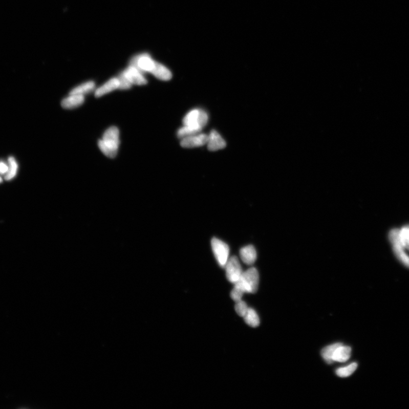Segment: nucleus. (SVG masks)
<instances>
[{
	"label": "nucleus",
	"mask_w": 409,
	"mask_h": 409,
	"mask_svg": "<svg viewBox=\"0 0 409 409\" xmlns=\"http://www.w3.org/2000/svg\"><path fill=\"white\" fill-rule=\"evenodd\" d=\"M122 74L131 83L134 85H143L147 83V81L145 78L143 73L136 67L130 65Z\"/></svg>",
	"instance_id": "obj_9"
},
{
	"label": "nucleus",
	"mask_w": 409,
	"mask_h": 409,
	"mask_svg": "<svg viewBox=\"0 0 409 409\" xmlns=\"http://www.w3.org/2000/svg\"><path fill=\"white\" fill-rule=\"evenodd\" d=\"M248 308H249L248 307L247 304L242 301V300L236 303L235 307V311L236 313L242 317L245 316Z\"/></svg>",
	"instance_id": "obj_22"
},
{
	"label": "nucleus",
	"mask_w": 409,
	"mask_h": 409,
	"mask_svg": "<svg viewBox=\"0 0 409 409\" xmlns=\"http://www.w3.org/2000/svg\"><path fill=\"white\" fill-rule=\"evenodd\" d=\"M206 144L208 145L209 150L211 152L218 151L226 146L225 140L218 132L214 130L211 131L209 134L208 142Z\"/></svg>",
	"instance_id": "obj_10"
},
{
	"label": "nucleus",
	"mask_w": 409,
	"mask_h": 409,
	"mask_svg": "<svg viewBox=\"0 0 409 409\" xmlns=\"http://www.w3.org/2000/svg\"><path fill=\"white\" fill-rule=\"evenodd\" d=\"M224 268L228 281L234 284L239 281L243 271L237 257L232 256L229 258Z\"/></svg>",
	"instance_id": "obj_6"
},
{
	"label": "nucleus",
	"mask_w": 409,
	"mask_h": 409,
	"mask_svg": "<svg viewBox=\"0 0 409 409\" xmlns=\"http://www.w3.org/2000/svg\"><path fill=\"white\" fill-rule=\"evenodd\" d=\"M351 349L349 346L340 345L335 351L333 356V361L344 363L350 358Z\"/></svg>",
	"instance_id": "obj_13"
},
{
	"label": "nucleus",
	"mask_w": 409,
	"mask_h": 409,
	"mask_svg": "<svg viewBox=\"0 0 409 409\" xmlns=\"http://www.w3.org/2000/svg\"><path fill=\"white\" fill-rule=\"evenodd\" d=\"M211 245L212 250H213L214 255L219 265L221 267L224 268L229 259V246L223 241L216 238L212 239Z\"/></svg>",
	"instance_id": "obj_5"
},
{
	"label": "nucleus",
	"mask_w": 409,
	"mask_h": 409,
	"mask_svg": "<svg viewBox=\"0 0 409 409\" xmlns=\"http://www.w3.org/2000/svg\"><path fill=\"white\" fill-rule=\"evenodd\" d=\"M208 135L204 133H198L182 139L181 146L184 148L201 147L208 142Z\"/></svg>",
	"instance_id": "obj_8"
},
{
	"label": "nucleus",
	"mask_w": 409,
	"mask_h": 409,
	"mask_svg": "<svg viewBox=\"0 0 409 409\" xmlns=\"http://www.w3.org/2000/svg\"><path fill=\"white\" fill-rule=\"evenodd\" d=\"M117 78L119 81L118 89L124 90L131 89L132 84L122 73L119 75Z\"/></svg>",
	"instance_id": "obj_23"
},
{
	"label": "nucleus",
	"mask_w": 409,
	"mask_h": 409,
	"mask_svg": "<svg viewBox=\"0 0 409 409\" xmlns=\"http://www.w3.org/2000/svg\"><path fill=\"white\" fill-rule=\"evenodd\" d=\"M244 318L245 322L252 328H256L260 324V317L254 309L248 308Z\"/></svg>",
	"instance_id": "obj_17"
},
{
	"label": "nucleus",
	"mask_w": 409,
	"mask_h": 409,
	"mask_svg": "<svg viewBox=\"0 0 409 409\" xmlns=\"http://www.w3.org/2000/svg\"><path fill=\"white\" fill-rule=\"evenodd\" d=\"M208 120L209 117L205 111L195 109L186 114L183 122L184 126L193 127L201 132L208 123Z\"/></svg>",
	"instance_id": "obj_3"
},
{
	"label": "nucleus",
	"mask_w": 409,
	"mask_h": 409,
	"mask_svg": "<svg viewBox=\"0 0 409 409\" xmlns=\"http://www.w3.org/2000/svg\"><path fill=\"white\" fill-rule=\"evenodd\" d=\"M9 170V164L3 161H0V175H6Z\"/></svg>",
	"instance_id": "obj_24"
},
{
	"label": "nucleus",
	"mask_w": 409,
	"mask_h": 409,
	"mask_svg": "<svg viewBox=\"0 0 409 409\" xmlns=\"http://www.w3.org/2000/svg\"><path fill=\"white\" fill-rule=\"evenodd\" d=\"M389 238L396 256L403 265L409 268V256L400 241L399 230H391L390 232Z\"/></svg>",
	"instance_id": "obj_4"
},
{
	"label": "nucleus",
	"mask_w": 409,
	"mask_h": 409,
	"mask_svg": "<svg viewBox=\"0 0 409 409\" xmlns=\"http://www.w3.org/2000/svg\"><path fill=\"white\" fill-rule=\"evenodd\" d=\"M341 345L342 344L340 343L333 344L326 347V348L322 350L321 355H322L323 358L326 362H327V363L329 364L333 363V356L335 351L336 349H337L338 347Z\"/></svg>",
	"instance_id": "obj_18"
},
{
	"label": "nucleus",
	"mask_w": 409,
	"mask_h": 409,
	"mask_svg": "<svg viewBox=\"0 0 409 409\" xmlns=\"http://www.w3.org/2000/svg\"><path fill=\"white\" fill-rule=\"evenodd\" d=\"M95 88V84L94 82L92 81H88L85 82V83L82 84L75 88L74 89L71 91L70 95H79L84 96V95L88 94V93H91L94 90Z\"/></svg>",
	"instance_id": "obj_16"
},
{
	"label": "nucleus",
	"mask_w": 409,
	"mask_h": 409,
	"mask_svg": "<svg viewBox=\"0 0 409 409\" xmlns=\"http://www.w3.org/2000/svg\"><path fill=\"white\" fill-rule=\"evenodd\" d=\"M9 170L5 179L6 180H11L15 178L18 171V164L13 157H10L8 159Z\"/></svg>",
	"instance_id": "obj_19"
},
{
	"label": "nucleus",
	"mask_w": 409,
	"mask_h": 409,
	"mask_svg": "<svg viewBox=\"0 0 409 409\" xmlns=\"http://www.w3.org/2000/svg\"><path fill=\"white\" fill-rule=\"evenodd\" d=\"M400 241L405 250L409 251V225L405 226L399 230Z\"/></svg>",
	"instance_id": "obj_21"
},
{
	"label": "nucleus",
	"mask_w": 409,
	"mask_h": 409,
	"mask_svg": "<svg viewBox=\"0 0 409 409\" xmlns=\"http://www.w3.org/2000/svg\"><path fill=\"white\" fill-rule=\"evenodd\" d=\"M84 102V97L79 95H70L61 101L62 107L67 110H72L81 106Z\"/></svg>",
	"instance_id": "obj_12"
},
{
	"label": "nucleus",
	"mask_w": 409,
	"mask_h": 409,
	"mask_svg": "<svg viewBox=\"0 0 409 409\" xmlns=\"http://www.w3.org/2000/svg\"><path fill=\"white\" fill-rule=\"evenodd\" d=\"M152 74L158 79L163 81H168L171 79L172 72L164 65L157 62L156 66Z\"/></svg>",
	"instance_id": "obj_15"
},
{
	"label": "nucleus",
	"mask_w": 409,
	"mask_h": 409,
	"mask_svg": "<svg viewBox=\"0 0 409 409\" xmlns=\"http://www.w3.org/2000/svg\"><path fill=\"white\" fill-rule=\"evenodd\" d=\"M260 276L255 268H250L243 272L239 281L234 284L231 297L235 302L242 300L245 293H254L257 291Z\"/></svg>",
	"instance_id": "obj_1"
},
{
	"label": "nucleus",
	"mask_w": 409,
	"mask_h": 409,
	"mask_svg": "<svg viewBox=\"0 0 409 409\" xmlns=\"http://www.w3.org/2000/svg\"><path fill=\"white\" fill-rule=\"evenodd\" d=\"M119 135L120 132L118 128L112 126L107 129L103 134L102 139L98 141V147L107 157L114 158L116 157L120 144Z\"/></svg>",
	"instance_id": "obj_2"
},
{
	"label": "nucleus",
	"mask_w": 409,
	"mask_h": 409,
	"mask_svg": "<svg viewBox=\"0 0 409 409\" xmlns=\"http://www.w3.org/2000/svg\"><path fill=\"white\" fill-rule=\"evenodd\" d=\"M357 368H358V364L353 363L348 366L340 368L336 371V374L340 377H348L353 374Z\"/></svg>",
	"instance_id": "obj_20"
},
{
	"label": "nucleus",
	"mask_w": 409,
	"mask_h": 409,
	"mask_svg": "<svg viewBox=\"0 0 409 409\" xmlns=\"http://www.w3.org/2000/svg\"><path fill=\"white\" fill-rule=\"evenodd\" d=\"M156 61L152 58L149 55L143 54L134 56L131 61V65L136 67L139 70L144 72L152 73L157 64Z\"/></svg>",
	"instance_id": "obj_7"
},
{
	"label": "nucleus",
	"mask_w": 409,
	"mask_h": 409,
	"mask_svg": "<svg viewBox=\"0 0 409 409\" xmlns=\"http://www.w3.org/2000/svg\"><path fill=\"white\" fill-rule=\"evenodd\" d=\"M240 256L243 263L248 265H251L256 260L257 253L255 248L251 245L247 246L241 248Z\"/></svg>",
	"instance_id": "obj_11"
},
{
	"label": "nucleus",
	"mask_w": 409,
	"mask_h": 409,
	"mask_svg": "<svg viewBox=\"0 0 409 409\" xmlns=\"http://www.w3.org/2000/svg\"><path fill=\"white\" fill-rule=\"evenodd\" d=\"M2 180H2V177H0V183H1L2 182Z\"/></svg>",
	"instance_id": "obj_25"
},
{
	"label": "nucleus",
	"mask_w": 409,
	"mask_h": 409,
	"mask_svg": "<svg viewBox=\"0 0 409 409\" xmlns=\"http://www.w3.org/2000/svg\"><path fill=\"white\" fill-rule=\"evenodd\" d=\"M119 81L117 77L112 78L109 80L105 84H103L100 88H98L95 92V96L97 97H101L107 93L118 89Z\"/></svg>",
	"instance_id": "obj_14"
}]
</instances>
